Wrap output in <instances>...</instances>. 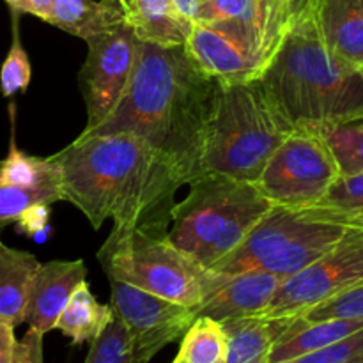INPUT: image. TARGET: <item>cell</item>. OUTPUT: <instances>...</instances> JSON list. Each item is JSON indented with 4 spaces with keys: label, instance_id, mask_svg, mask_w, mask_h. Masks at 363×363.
<instances>
[{
    "label": "cell",
    "instance_id": "6da1fadb",
    "mask_svg": "<svg viewBox=\"0 0 363 363\" xmlns=\"http://www.w3.org/2000/svg\"><path fill=\"white\" fill-rule=\"evenodd\" d=\"M59 167L62 201L80 209L96 230L112 218L113 233L170 225L183 174L133 133L85 135L50 156Z\"/></svg>",
    "mask_w": 363,
    "mask_h": 363
},
{
    "label": "cell",
    "instance_id": "7a4b0ae2",
    "mask_svg": "<svg viewBox=\"0 0 363 363\" xmlns=\"http://www.w3.org/2000/svg\"><path fill=\"white\" fill-rule=\"evenodd\" d=\"M215 85L184 46L140 41L123 101L101 126L85 135H137L170 160L188 184L199 176L202 133Z\"/></svg>",
    "mask_w": 363,
    "mask_h": 363
},
{
    "label": "cell",
    "instance_id": "3957f363",
    "mask_svg": "<svg viewBox=\"0 0 363 363\" xmlns=\"http://www.w3.org/2000/svg\"><path fill=\"white\" fill-rule=\"evenodd\" d=\"M261 82L294 128H321L363 117V73L323 41L311 0H294Z\"/></svg>",
    "mask_w": 363,
    "mask_h": 363
},
{
    "label": "cell",
    "instance_id": "277c9868",
    "mask_svg": "<svg viewBox=\"0 0 363 363\" xmlns=\"http://www.w3.org/2000/svg\"><path fill=\"white\" fill-rule=\"evenodd\" d=\"M294 126L261 78L218 84L202 133L199 176L222 174L255 183Z\"/></svg>",
    "mask_w": 363,
    "mask_h": 363
},
{
    "label": "cell",
    "instance_id": "5b68a950",
    "mask_svg": "<svg viewBox=\"0 0 363 363\" xmlns=\"http://www.w3.org/2000/svg\"><path fill=\"white\" fill-rule=\"evenodd\" d=\"M176 202L169 238L188 259L211 272L233 254L273 208L255 183L222 174H201Z\"/></svg>",
    "mask_w": 363,
    "mask_h": 363
},
{
    "label": "cell",
    "instance_id": "8992f818",
    "mask_svg": "<svg viewBox=\"0 0 363 363\" xmlns=\"http://www.w3.org/2000/svg\"><path fill=\"white\" fill-rule=\"evenodd\" d=\"M351 230L312 206H273L243 243L220 261L211 273L229 277L245 272H268L287 279L332 250Z\"/></svg>",
    "mask_w": 363,
    "mask_h": 363
},
{
    "label": "cell",
    "instance_id": "52a82bcc",
    "mask_svg": "<svg viewBox=\"0 0 363 363\" xmlns=\"http://www.w3.org/2000/svg\"><path fill=\"white\" fill-rule=\"evenodd\" d=\"M110 280H119L165 300L197 308L208 294L213 273L202 269L169 238L167 225H144L110 233L98 252Z\"/></svg>",
    "mask_w": 363,
    "mask_h": 363
},
{
    "label": "cell",
    "instance_id": "ba28073f",
    "mask_svg": "<svg viewBox=\"0 0 363 363\" xmlns=\"http://www.w3.org/2000/svg\"><path fill=\"white\" fill-rule=\"evenodd\" d=\"M340 172L325 138L314 128H294L255 181L273 206H315Z\"/></svg>",
    "mask_w": 363,
    "mask_h": 363
},
{
    "label": "cell",
    "instance_id": "9c48e42d",
    "mask_svg": "<svg viewBox=\"0 0 363 363\" xmlns=\"http://www.w3.org/2000/svg\"><path fill=\"white\" fill-rule=\"evenodd\" d=\"M363 282V233L351 230L339 245L282 280L261 318L300 319L311 308Z\"/></svg>",
    "mask_w": 363,
    "mask_h": 363
},
{
    "label": "cell",
    "instance_id": "30bf717a",
    "mask_svg": "<svg viewBox=\"0 0 363 363\" xmlns=\"http://www.w3.org/2000/svg\"><path fill=\"white\" fill-rule=\"evenodd\" d=\"M87 59L78 80L87 108L84 133L101 126L119 106L130 87L138 59L140 39L128 21L101 35L89 39Z\"/></svg>",
    "mask_w": 363,
    "mask_h": 363
},
{
    "label": "cell",
    "instance_id": "8fae6325",
    "mask_svg": "<svg viewBox=\"0 0 363 363\" xmlns=\"http://www.w3.org/2000/svg\"><path fill=\"white\" fill-rule=\"evenodd\" d=\"M113 315L131 339L137 363H149L169 344L183 339L195 311L119 280H110Z\"/></svg>",
    "mask_w": 363,
    "mask_h": 363
},
{
    "label": "cell",
    "instance_id": "7c38bea8",
    "mask_svg": "<svg viewBox=\"0 0 363 363\" xmlns=\"http://www.w3.org/2000/svg\"><path fill=\"white\" fill-rule=\"evenodd\" d=\"M294 0H204L195 23L218 25L272 59Z\"/></svg>",
    "mask_w": 363,
    "mask_h": 363
},
{
    "label": "cell",
    "instance_id": "4fadbf2b",
    "mask_svg": "<svg viewBox=\"0 0 363 363\" xmlns=\"http://www.w3.org/2000/svg\"><path fill=\"white\" fill-rule=\"evenodd\" d=\"M184 48L195 66L218 84L257 80L269 60L227 28L209 23H194Z\"/></svg>",
    "mask_w": 363,
    "mask_h": 363
},
{
    "label": "cell",
    "instance_id": "5bb4252c",
    "mask_svg": "<svg viewBox=\"0 0 363 363\" xmlns=\"http://www.w3.org/2000/svg\"><path fill=\"white\" fill-rule=\"evenodd\" d=\"M284 279L268 272H245L238 275H215L195 318H211L218 323L257 318L268 308Z\"/></svg>",
    "mask_w": 363,
    "mask_h": 363
},
{
    "label": "cell",
    "instance_id": "9a60e30c",
    "mask_svg": "<svg viewBox=\"0 0 363 363\" xmlns=\"http://www.w3.org/2000/svg\"><path fill=\"white\" fill-rule=\"evenodd\" d=\"M87 279V266L77 261H50L39 266L28 298L25 323L34 332L46 335L55 330L60 312L77 287Z\"/></svg>",
    "mask_w": 363,
    "mask_h": 363
},
{
    "label": "cell",
    "instance_id": "2e32d148",
    "mask_svg": "<svg viewBox=\"0 0 363 363\" xmlns=\"http://www.w3.org/2000/svg\"><path fill=\"white\" fill-rule=\"evenodd\" d=\"M326 48L347 66L363 67V0H311Z\"/></svg>",
    "mask_w": 363,
    "mask_h": 363
},
{
    "label": "cell",
    "instance_id": "e0dca14e",
    "mask_svg": "<svg viewBox=\"0 0 363 363\" xmlns=\"http://www.w3.org/2000/svg\"><path fill=\"white\" fill-rule=\"evenodd\" d=\"M296 319L247 318L222 323L227 333L223 363H268L273 347Z\"/></svg>",
    "mask_w": 363,
    "mask_h": 363
},
{
    "label": "cell",
    "instance_id": "ac0fdd59",
    "mask_svg": "<svg viewBox=\"0 0 363 363\" xmlns=\"http://www.w3.org/2000/svg\"><path fill=\"white\" fill-rule=\"evenodd\" d=\"M41 262L32 254L0 241V319L11 326L25 323L32 284Z\"/></svg>",
    "mask_w": 363,
    "mask_h": 363
},
{
    "label": "cell",
    "instance_id": "d6986e66",
    "mask_svg": "<svg viewBox=\"0 0 363 363\" xmlns=\"http://www.w3.org/2000/svg\"><path fill=\"white\" fill-rule=\"evenodd\" d=\"M124 21L126 13L112 0H53L46 23L89 41Z\"/></svg>",
    "mask_w": 363,
    "mask_h": 363
},
{
    "label": "cell",
    "instance_id": "ffe728a7",
    "mask_svg": "<svg viewBox=\"0 0 363 363\" xmlns=\"http://www.w3.org/2000/svg\"><path fill=\"white\" fill-rule=\"evenodd\" d=\"M126 21L140 41L184 46L194 23L179 16L172 0H130Z\"/></svg>",
    "mask_w": 363,
    "mask_h": 363
},
{
    "label": "cell",
    "instance_id": "44dd1931",
    "mask_svg": "<svg viewBox=\"0 0 363 363\" xmlns=\"http://www.w3.org/2000/svg\"><path fill=\"white\" fill-rule=\"evenodd\" d=\"M362 328L363 321H353V319H325L314 323L296 319L275 344L268 363L289 362L301 354L312 353L328 344L346 339Z\"/></svg>",
    "mask_w": 363,
    "mask_h": 363
},
{
    "label": "cell",
    "instance_id": "7402d4cb",
    "mask_svg": "<svg viewBox=\"0 0 363 363\" xmlns=\"http://www.w3.org/2000/svg\"><path fill=\"white\" fill-rule=\"evenodd\" d=\"M112 318V307L99 303L85 280L77 287L64 311L60 312L55 330L66 335L74 346H82L98 339Z\"/></svg>",
    "mask_w": 363,
    "mask_h": 363
},
{
    "label": "cell",
    "instance_id": "603a6c76",
    "mask_svg": "<svg viewBox=\"0 0 363 363\" xmlns=\"http://www.w3.org/2000/svg\"><path fill=\"white\" fill-rule=\"evenodd\" d=\"M227 333L222 323L211 318H197L181 339L179 357L186 363H223Z\"/></svg>",
    "mask_w": 363,
    "mask_h": 363
},
{
    "label": "cell",
    "instance_id": "cb8c5ba5",
    "mask_svg": "<svg viewBox=\"0 0 363 363\" xmlns=\"http://www.w3.org/2000/svg\"><path fill=\"white\" fill-rule=\"evenodd\" d=\"M339 167L340 176L363 172V117L318 130Z\"/></svg>",
    "mask_w": 363,
    "mask_h": 363
},
{
    "label": "cell",
    "instance_id": "d4e9b609",
    "mask_svg": "<svg viewBox=\"0 0 363 363\" xmlns=\"http://www.w3.org/2000/svg\"><path fill=\"white\" fill-rule=\"evenodd\" d=\"M30 78V60H28L27 50L21 45L20 30H18V13L13 11V43H11L6 60L0 67V92L4 98H13L20 92L27 91Z\"/></svg>",
    "mask_w": 363,
    "mask_h": 363
},
{
    "label": "cell",
    "instance_id": "484cf974",
    "mask_svg": "<svg viewBox=\"0 0 363 363\" xmlns=\"http://www.w3.org/2000/svg\"><path fill=\"white\" fill-rule=\"evenodd\" d=\"M85 363H137L130 335L116 315L101 335L91 342Z\"/></svg>",
    "mask_w": 363,
    "mask_h": 363
},
{
    "label": "cell",
    "instance_id": "4316f807",
    "mask_svg": "<svg viewBox=\"0 0 363 363\" xmlns=\"http://www.w3.org/2000/svg\"><path fill=\"white\" fill-rule=\"evenodd\" d=\"M59 201L57 195L48 191L14 186L0 181V230L6 229L9 223H16L35 206H50Z\"/></svg>",
    "mask_w": 363,
    "mask_h": 363
},
{
    "label": "cell",
    "instance_id": "83f0119b",
    "mask_svg": "<svg viewBox=\"0 0 363 363\" xmlns=\"http://www.w3.org/2000/svg\"><path fill=\"white\" fill-rule=\"evenodd\" d=\"M315 208L332 215L363 213V172L339 176Z\"/></svg>",
    "mask_w": 363,
    "mask_h": 363
},
{
    "label": "cell",
    "instance_id": "f1b7e54d",
    "mask_svg": "<svg viewBox=\"0 0 363 363\" xmlns=\"http://www.w3.org/2000/svg\"><path fill=\"white\" fill-rule=\"evenodd\" d=\"M300 319L307 323L325 321V319H353L363 321V282L342 293L335 294L330 300L315 305L314 308L301 315Z\"/></svg>",
    "mask_w": 363,
    "mask_h": 363
},
{
    "label": "cell",
    "instance_id": "f546056e",
    "mask_svg": "<svg viewBox=\"0 0 363 363\" xmlns=\"http://www.w3.org/2000/svg\"><path fill=\"white\" fill-rule=\"evenodd\" d=\"M284 363H363V328L346 339Z\"/></svg>",
    "mask_w": 363,
    "mask_h": 363
},
{
    "label": "cell",
    "instance_id": "4dcf8cb0",
    "mask_svg": "<svg viewBox=\"0 0 363 363\" xmlns=\"http://www.w3.org/2000/svg\"><path fill=\"white\" fill-rule=\"evenodd\" d=\"M43 337L45 335L28 328L23 339L16 342L13 363H45V357H43Z\"/></svg>",
    "mask_w": 363,
    "mask_h": 363
},
{
    "label": "cell",
    "instance_id": "1f68e13d",
    "mask_svg": "<svg viewBox=\"0 0 363 363\" xmlns=\"http://www.w3.org/2000/svg\"><path fill=\"white\" fill-rule=\"evenodd\" d=\"M11 11L18 14H32L39 20L46 21L52 11L53 0H4Z\"/></svg>",
    "mask_w": 363,
    "mask_h": 363
},
{
    "label": "cell",
    "instance_id": "d6a6232c",
    "mask_svg": "<svg viewBox=\"0 0 363 363\" xmlns=\"http://www.w3.org/2000/svg\"><path fill=\"white\" fill-rule=\"evenodd\" d=\"M16 342L18 340L14 337V326L0 319V363H13Z\"/></svg>",
    "mask_w": 363,
    "mask_h": 363
},
{
    "label": "cell",
    "instance_id": "836d02e7",
    "mask_svg": "<svg viewBox=\"0 0 363 363\" xmlns=\"http://www.w3.org/2000/svg\"><path fill=\"white\" fill-rule=\"evenodd\" d=\"M172 2L181 18H184V20L190 21V23H195V21H197L199 6H201L199 0H172Z\"/></svg>",
    "mask_w": 363,
    "mask_h": 363
},
{
    "label": "cell",
    "instance_id": "e575fe53",
    "mask_svg": "<svg viewBox=\"0 0 363 363\" xmlns=\"http://www.w3.org/2000/svg\"><path fill=\"white\" fill-rule=\"evenodd\" d=\"M312 208H315V206H312ZM319 213H323L325 216H328V218L335 220V222L342 223V225L350 227V229H354V230H360L363 233V213H357V215H332V213H326L323 211V209L315 208Z\"/></svg>",
    "mask_w": 363,
    "mask_h": 363
},
{
    "label": "cell",
    "instance_id": "d590c367",
    "mask_svg": "<svg viewBox=\"0 0 363 363\" xmlns=\"http://www.w3.org/2000/svg\"><path fill=\"white\" fill-rule=\"evenodd\" d=\"M172 363H186V362H184V360H183V358H181V357H179V354H177V357H176V358H174V362H172Z\"/></svg>",
    "mask_w": 363,
    "mask_h": 363
},
{
    "label": "cell",
    "instance_id": "8d00e7d4",
    "mask_svg": "<svg viewBox=\"0 0 363 363\" xmlns=\"http://www.w3.org/2000/svg\"><path fill=\"white\" fill-rule=\"evenodd\" d=\"M199 2H204V0H199Z\"/></svg>",
    "mask_w": 363,
    "mask_h": 363
},
{
    "label": "cell",
    "instance_id": "74e56055",
    "mask_svg": "<svg viewBox=\"0 0 363 363\" xmlns=\"http://www.w3.org/2000/svg\"><path fill=\"white\" fill-rule=\"evenodd\" d=\"M362 73H363V67H362Z\"/></svg>",
    "mask_w": 363,
    "mask_h": 363
}]
</instances>
